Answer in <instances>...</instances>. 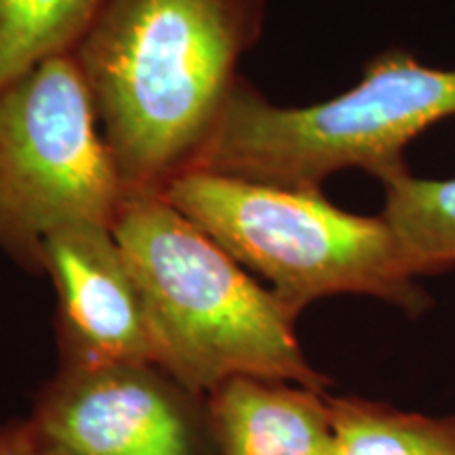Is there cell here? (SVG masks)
<instances>
[{
    "instance_id": "5b68a950",
    "label": "cell",
    "mask_w": 455,
    "mask_h": 455,
    "mask_svg": "<svg viewBox=\"0 0 455 455\" xmlns=\"http://www.w3.org/2000/svg\"><path fill=\"white\" fill-rule=\"evenodd\" d=\"M127 192L72 53L0 89V249L43 272V244L70 224L114 226Z\"/></svg>"
},
{
    "instance_id": "3957f363",
    "label": "cell",
    "mask_w": 455,
    "mask_h": 455,
    "mask_svg": "<svg viewBox=\"0 0 455 455\" xmlns=\"http://www.w3.org/2000/svg\"><path fill=\"white\" fill-rule=\"evenodd\" d=\"M455 118V70L403 49L373 57L355 87L304 108H283L238 78L190 171L287 188H321L344 169L379 181L407 173L419 135Z\"/></svg>"
},
{
    "instance_id": "9c48e42d",
    "label": "cell",
    "mask_w": 455,
    "mask_h": 455,
    "mask_svg": "<svg viewBox=\"0 0 455 455\" xmlns=\"http://www.w3.org/2000/svg\"><path fill=\"white\" fill-rule=\"evenodd\" d=\"M333 455H455V415L428 418L363 396H329Z\"/></svg>"
},
{
    "instance_id": "277c9868",
    "label": "cell",
    "mask_w": 455,
    "mask_h": 455,
    "mask_svg": "<svg viewBox=\"0 0 455 455\" xmlns=\"http://www.w3.org/2000/svg\"><path fill=\"white\" fill-rule=\"evenodd\" d=\"M163 196L298 316L318 299L346 293L378 298L409 316L432 306L424 276L384 215L344 212L321 188L188 171Z\"/></svg>"
},
{
    "instance_id": "6da1fadb",
    "label": "cell",
    "mask_w": 455,
    "mask_h": 455,
    "mask_svg": "<svg viewBox=\"0 0 455 455\" xmlns=\"http://www.w3.org/2000/svg\"><path fill=\"white\" fill-rule=\"evenodd\" d=\"M264 17L266 0H106L72 55L127 196L192 169Z\"/></svg>"
},
{
    "instance_id": "ba28073f",
    "label": "cell",
    "mask_w": 455,
    "mask_h": 455,
    "mask_svg": "<svg viewBox=\"0 0 455 455\" xmlns=\"http://www.w3.org/2000/svg\"><path fill=\"white\" fill-rule=\"evenodd\" d=\"M207 396L220 455H333L325 392L235 378Z\"/></svg>"
},
{
    "instance_id": "30bf717a",
    "label": "cell",
    "mask_w": 455,
    "mask_h": 455,
    "mask_svg": "<svg viewBox=\"0 0 455 455\" xmlns=\"http://www.w3.org/2000/svg\"><path fill=\"white\" fill-rule=\"evenodd\" d=\"M106 0H0V89L36 64L74 53Z\"/></svg>"
},
{
    "instance_id": "7c38bea8",
    "label": "cell",
    "mask_w": 455,
    "mask_h": 455,
    "mask_svg": "<svg viewBox=\"0 0 455 455\" xmlns=\"http://www.w3.org/2000/svg\"><path fill=\"white\" fill-rule=\"evenodd\" d=\"M0 455H53L38 439L30 419L0 422Z\"/></svg>"
},
{
    "instance_id": "7a4b0ae2",
    "label": "cell",
    "mask_w": 455,
    "mask_h": 455,
    "mask_svg": "<svg viewBox=\"0 0 455 455\" xmlns=\"http://www.w3.org/2000/svg\"><path fill=\"white\" fill-rule=\"evenodd\" d=\"M138 283L155 363L209 395L235 378L325 392L306 358L298 315L161 195L127 196L114 220Z\"/></svg>"
},
{
    "instance_id": "8992f818",
    "label": "cell",
    "mask_w": 455,
    "mask_h": 455,
    "mask_svg": "<svg viewBox=\"0 0 455 455\" xmlns=\"http://www.w3.org/2000/svg\"><path fill=\"white\" fill-rule=\"evenodd\" d=\"M28 419L53 455H220L209 396L155 363L60 365Z\"/></svg>"
},
{
    "instance_id": "8fae6325",
    "label": "cell",
    "mask_w": 455,
    "mask_h": 455,
    "mask_svg": "<svg viewBox=\"0 0 455 455\" xmlns=\"http://www.w3.org/2000/svg\"><path fill=\"white\" fill-rule=\"evenodd\" d=\"M386 221L422 276L455 268V175L415 178L411 171L384 181Z\"/></svg>"
},
{
    "instance_id": "52a82bcc",
    "label": "cell",
    "mask_w": 455,
    "mask_h": 455,
    "mask_svg": "<svg viewBox=\"0 0 455 455\" xmlns=\"http://www.w3.org/2000/svg\"><path fill=\"white\" fill-rule=\"evenodd\" d=\"M43 272L57 293L61 367L155 363L138 283L112 226L60 228L43 244Z\"/></svg>"
}]
</instances>
